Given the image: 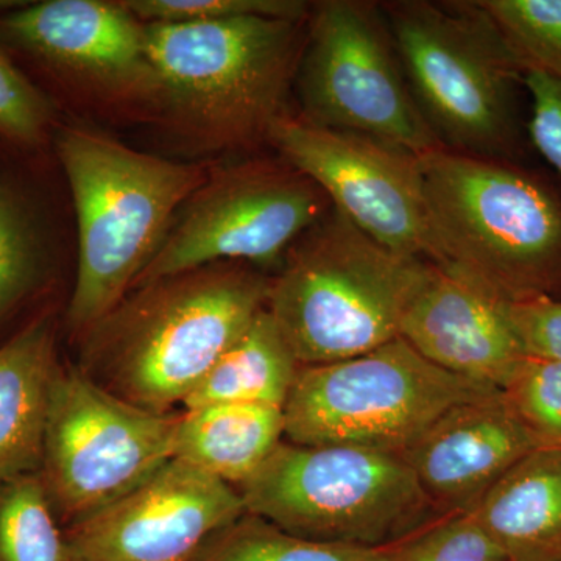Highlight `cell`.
Masks as SVG:
<instances>
[{
  "label": "cell",
  "instance_id": "cell-22",
  "mask_svg": "<svg viewBox=\"0 0 561 561\" xmlns=\"http://www.w3.org/2000/svg\"><path fill=\"white\" fill-rule=\"evenodd\" d=\"M0 561H70L38 471L0 482Z\"/></svg>",
  "mask_w": 561,
  "mask_h": 561
},
{
  "label": "cell",
  "instance_id": "cell-7",
  "mask_svg": "<svg viewBox=\"0 0 561 561\" xmlns=\"http://www.w3.org/2000/svg\"><path fill=\"white\" fill-rule=\"evenodd\" d=\"M239 486L247 513L309 540L376 548L442 518L401 454L359 446L280 442Z\"/></svg>",
  "mask_w": 561,
  "mask_h": 561
},
{
  "label": "cell",
  "instance_id": "cell-9",
  "mask_svg": "<svg viewBox=\"0 0 561 561\" xmlns=\"http://www.w3.org/2000/svg\"><path fill=\"white\" fill-rule=\"evenodd\" d=\"M295 90L301 119L420 154L440 149L411 88L381 3H313Z\"/></svg>",
  "mask_w": 561,
  "mask_h": 561
},
{
  "label": "cell",
  "instance_id": "cell-21",
  "mask_svg": "<svg viewBox=\"0 0 561 561\" xmlns=\"http://www.w3.org/2000/svg\"><path fill=\"white\" fill-rule=\"evenodd\" d=\"M401 542L371 548L309 540L245 513L214 535L194 561H398Z\"/></svg>",
  "mask_w": 561,
  "mask_h": 561
},
{
  "label": "cell",
  "instance_id": "cell-26",
  "mask_svg": "<svg viewBox=\"0 0 561 561\" xmlns=\"http://www.w3.org/2000/svg\"><path fill=\"white\" fill-rule=\"evenodd\" d=\"M142 24H190L236 18L306 21L312 7L300 0H122Z\"/></svg>",
  "mask_w": 561,
  "mask_h": 561
},
{
  "label": "cell",
  "instance_id": "cell-19",
  "mask_svg": "<svg viewBox=\"0 0 561 561\" xmlns=\"http://www.w3.org/2000/svg\"><path fill=\"white\" fill-rule=\"evenodd\" d=\"M283 437V409L236 402L202 405L180 416L173 459L230 485H242Z\"/></svg>",
  "mask_w": 561,
  "mask_h": 561
},
{
  "label": "cell",
  "instance_id": "cell-1",
  "mask_svg": "<svg viewBox=\"0 0 561 561\" xmlns=\"http://www.w3.org/2000/svg\"><path fill=\"white\" fill-rule=\"evenodd\" d=\"M271 283L220 262L139 287L88 331L81 371L136 408L169 413L267 306Z\"/></svg>",
  "mask_w": 561,
  "mask_h": 561
},
{
  "label": "cell",
  "instance_id": "cell-25",
  "mask_svg": "<svg viewBox=\"0 0 561 561\" xmlns=\"http://www.w3.org/2000/svg\"><path fill=\"white\" fill-rule=\"evenodd\" d=\"M39 265V239L31 214L0 181V313L31 290Z\"/></svg>",
  "mask_w": 561,
  "mask_h": 561
},
{
  "label": "cell",
  "instance_id": "cell-14",
  "mask_svg": "<svg viewBox=\"0 0 561 561\" xmlns=\"http://www.w3.org/2000/svg\"><path fill=\"white\" fill-rule=\"evenodd\" d=\"M21 49L83 84L116 98L160 102L146 24L105 0H46L0 18Z\"/></svg>",
  "mask_w": 561,
  "mask_h": 561
},
{
  "label": "cell",
  "instance_id": "cell-2",
  "mask_svg": "<svg viewBox=\"0 0 561 561\" xmlns=\"http://www.w3.org/2000/svg\"><path fill=\"white\" fill-rule=\"evenodd\" d=\"M57 153L79 224V268L68 319L88 332L135 286L173 224L208 175L124 146L87 128L58 133Z\"/></svg>",
  "mask_w": 561,
  "mask_h": 561
},
{
  "label": "cell",
  "instance_id": "cell-27",
  "mask_svg": "<svg viewBox=\"0 0 561 561\" xmlns=\"http://www.w3.org/2000/svg\"><path fill=\"white\" fill-rule=\"evenodd\" d=\"M398 561H508L468 513L442 516L401 542Z\"/></svg>",
  "mask_w": 561,
  "mask_h": 561
},
{
  "label": "cell",
  "instance_id": "cell-28",
  "mask_svg": "<svg viewBox=\"0 0 561 561\" xmlns=\"http://www.w3.org/2000/svg\"><path fill=\"white\" fill-rule=\"evenodd\" d=\"M50 121V102L0 50V135L16 142L35 144Z\"/></svg>",
  "mask_w": 561,
  "mask_h": 561
},
{
  "label": "cell",
  "instance_id": "cell-6",
  "mask_svg": "<svg viewBox=\"0 0 561 561\" xmlns=\"http://www.w3.org/2000/svg\"><path fill=\"white\" fill-rule=\"evenodd\" d=\"M421 116L443 149L497 160L516 138L523 66L479 0L381 3Z\"/></svg>",
  "mask_w": 561,
  "mask_h": 561
},
{
  "label": "cell",
  "instance_id": "cell-24",
  "mask_svg": "<svg viewBox=\"0 0 561 561\" xmlns=\"http://www.w3.org/2000/svg\"><path fill=\"white\" fill-rule=\"evenodd\" d=\"M502 394L537 448L561 451L560 362L524 357Z\"/></svg>",
  "mask_w": 561,
  "mask_h": 561
},
{
  "label": "cell",
  "instance_id": "cell-23",
  "mask_svg": "<svg viewBox=\"0 0 561 561\" xmlns=\"http://www.w3.org/2000/svg\"><path fill=\"white\" fill-rule=\"evenodd\" d=\"M524 70L561 81V0H479Z\"/></svg>",
  "mask_w": 561,
  "mask_h": 561
},
{
  "label": "cell",
  "instance_id": "cell-13",
  "mask_svg": "<svg viewBox=\"0 0 561 561\" xmlns=\"http://www.w3.org/2000/svg\"><path fill=\"white\" fill-rule=\"evenodd\" d=\"M245 513L230 483L172 459L65 538L70 561H194Z\"/></svg>",
  "mask_w": 561,
  "mask_h": 561
},
{
  "label": "cell",
  "instance_id": "cell-18",
  "mask_svg": "<svg viewBox=\"0 0 561 561\" xmlns=\"http://www.w3.org/2000/svg\"><path fill=\"white\" fill-rule=\"evenodd\" d=\"M60 370L47 320L32 323L0 348V482L41 468Z\"/></svg>",
  "mask_w": 561,
  "mask_h": 561
},
{
  "label": "cell",
  "instance_id": "cell-12",
  "mask_svg": "<svg viewBox=\"0 0 561 561\" xmlns=\"http://www.w3.org/2000/svg\"><path fill=\"white\" fill-rule=\"evenodd\" d=\"M268 142L373 241L437 264L416 154L368 136L317 127L289 113L273 125Z\"/></svg>",
  "mask_w": 561,
  "mask_h": 561
},
{
  "label": "cell",
  "instance_id": "cell-4",
  "mask_svg": "<svg viewBox=\"0 0 561 561\" xmlns=\"http://www.w3.org/2000/svg\"><path fill=\"white\" fill-rule=\"evenodd\" d=\"M437 264L507 301L549 297L561 280V203L500 160L420 154Z\"/></svg>",
  "mask_w": 561,
  "mask_h": 561
},
{
  "label": "cell",
  "instance_id": "cell-5",
  "mask_svg": "<svg viewBox=\"0 0 561 561\" xmlns=\"http://www.w3.org/2000/svg\"><path fill=\"white\" fill-rule=\"evenodd\" d=\"M430 265L386 249L331 208L287 251L267 309L301 367L351 359L400 337Z\"/></svg>",
  "mask_w": 561,
  "mask_h": 561
},
{
  "label": "cell",
  "instance_id": "cell-15",
  "mask_svg": "<svg viewBox=\"0 0 561 561\" xmlns=\"http://www.w3.org/2000/svg\"><path fill=\"white\" fill-rule=\"evenodd\" d=\"M511 302L431 264L402 316L400 337L442 370L502 391L526 357Z\"/></svg>",
  "mask_w": 561,
  "mask_h": 561
},
{
  "label": "cell",
  "instance_id": "cell-11",
  "mask_svg": "<svg viewBox=\"0 0 561 561\" xmlns=\"http://www.w3.org/2000/svg\"><path fill=\"white\" fill-rule=\"evenodd\" d=\"M330 210L323 191L280 158L221 169L184 203L131 290L220 262L275 264Z\"/></svg>",
  "mask_w": 561,
  "mask_h": 561
},
{
  "label": "cell",
  "instance_id": "cell-30",
  "mask_svg": "<svg viewBox=\"0 0 561 561\" xmlns=\"http://www.w3.org/2000/svg\"><path fill=\"white\" fill-rule=\"evenodd\" d=\"M511 316L526 356L561 364V301L537 297L511 302Z\"/></svg>",
  "mask_w": 561,
  "mask_h": 561
},
{
  "label": "cell",
  "instance_id": "cell-29",
  "mask_svg": "<svg viewBox=\"0 0 561 561\" xmlns=\"http://www.w3.org/2000/svg\"><path fill=\"white\" fill-rule=\"evenodd\" d=\"M523 84L531 99V142L561 173V81L540 70H526Z\"/></svg>",
  "mask_w": 561,
  "mask_h": 561
},
{
  "label": "cell",
  "instance_id": "cell-17",
  "mask_svg": "<svg viewBox=\"0 0 561 561\" xmlns=\"http://www.w3.org/2000/svg\"><path fill=\"white\" fill-rule=\"evenodd\" d=\"M468 515L508 561H561V451L527 454Z\"/></svg>",
  "mask_w": 561,
  "mask_h": 561
},
{
  "label": "cell",
  "instance_id": "cell-16",
  "mask_svg": "<svg viewBox=\"0 0 561 561\" xmlns=\"http://www.w3.org/2000/svg\"><path fill=\"white\" fill-rule=\"evenodd\" d=\"M538 449L502 391L463 402L401 454L438 516L470 513L483 494Z\"/></svg>",
  "mask_w": 561,
  "mask_h": 561
},
{
  "label": "cell",
  "instance_id": "cell-20",
  "mask_svg": "<svg viewBox=\"0 0 561 561\" xmlns=\"http://www.w3.org/2000/svg\"><path fill=\"white\" fill-rule=\"evenodd\" d=\"M300 368L265 306L183 405L186 411L225 402L283 409Z\"/></svg>",
  "mask_w": 561,
  "mask_h": 561
},
{
  "label": "cell",
  "instance_id": "cell-8",
  "mask_svg": "<svg viewBox=\"0 0 561 561\" xmlns=\"http://www.w3.org/2000/svg\"><path fill=\"white\" fill-rule=\"evenodd\" d=\"M494 391L442 370L397 337L351 359L301 367L283 408L284 437L402 454L446 412Z\"/></svg>",
  "mask_w": 561,
  "mask_h": 561
},
{
  "label": "cell",
  "instance_id": "cell-10",
  "mask_svg": "<svg viewBox=\"0 0 561 561\" xmlns=\"http://www.w3.org/2000/svg\"><path fill=\"white\" fill-rule=\"evenodd\" d=\"M180 416L121 400L81 370H60L44 432L41 479L70 526L138 489L175 457Z\"/></svg>",
  "mask_w": 561,
  "mask_h": 561
},
{
  "label": "cell",
  "instance_id": "cell-3",
  "mask_svg": "<svg viewBox=\"0 0 561 561\" xmlns=\"http://www.w3.org/2000/svg\"><path fill=\"white\" fill-rule=\"evenodd\" d=\"M306 22L249 16L146 24L161 105L209 149L268 142L273 125L287 114Z\"/></svg>",
  "mask_w": 561,
  "mask_h": 561
}]
</instances>
